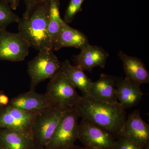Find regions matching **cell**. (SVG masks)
<instances>
[{
  "instance_id": "6da1fadb",
  "label": "cell",
  "mask_w": 149,
  "mask_h": 149,
  "mask_svg": "<svg viewBox=\"0 0 149 149\" xmlns=\"http://www.w3.org/2000/svg\"><path fill=\"white\" fill-rule=\"evenodd\" d=\"M74 107L80 117L107 130L117 139L122 136L126 117L119 103L111 104L83 97Z\"/></svg>"
},
{
  "instance_id": "7a4b0ae2",
  "label": "cell",
  "mask_w": 149,
  "mask_h": 149,
  "mask_svg": "<svg viewBox=\"0 0 149 149\" xmlns=\"http://www.w3.org/2000/svg\"><path fill=\"white\" fill-rule=\"evenodd\" d=\"M49 0L38 3L26 18H20L18 22L19 32L30 45L39 51L53 49L48 34Z\"/></svg>"
},
{
  "instance_id": "3957f363",
  "label": "cell",
  "mask_w": 149,
  "mask_h": 149,
  "mask_svg": "<svg viewBox=\"0 0 149 149\" xmlns=\"http://www.w3.org/2000/svg\"><path fill=\"white\" fill-rule=\"evenodd\" d=\"M68 108L54 105L37 113L31 131L35 149H45Z\"/></svg>"
},
{
  "instance_id": "277c9868",
  "label": "cell",
  "mask_w": 149,
  "mask_h": 149,
  "mask_svg": "<svg viewBox=\"0 0 149 149\" xmlns=\"http://www.w3.org/2000/svg\"><path fill=\"white\" fill-rule=\"evenodd\" d=\"M61 63L54 53L47 49L39 51L36 57L27 64V72L30 80V90L46 80H50L61 70Z\"/></svg>"
},
{
  "instance_id": "5b68a950",
  "label": "cell",
  "mask_w": 149,
  "mask_h": 149,
  "mask_svg": "<svg viewBox=\"0 0 149 149\" xmlns=\"http://www.w3.org/2000/svg\"><path fill=\"white\" fill-rule=\"evenodd\" d=\"M79 118L74 107L68 108L45 149H63L74 146L78 138Z\"/></svg>"
},
{
  "instance_id": "8992f818",
  "label": "cell",
  "mask_w": 149,
  "mask_h": 149,
  "mask_svg": "<svg viewBox=\"0 0 149 149\" xmlns=\"http://www.w3.org/2000/svg\"><path fill=\"white\" fill-rule=\"evenodd\" d=\"M45 94L54 105L67 108L75 107L82 98L61 70L50 80Z\"/></svg>"
},
{
  "instance_id": "52a82bcc",
  "label": "cell",
  "mask_w": 149,
  "mask_h": 149,
  "mask_svg": "<svg viewBox=\"0 0 149 149\" xmlns=\"http://www.w3.org/2000/svg\"><path fill=\"white\" fill-rule=\"evenodd\" d=\"M30 45L19 33L0 30V60L22 61L28 56Z\"/></svg>"
},
{
  "instance_id": "ba28073f",
  "label": "cell",
  "mask_w": 149,
  "mask_h": 149,
  "mask_svg": "<svg viewBox=\"0 0 149 149\" xmlns=\"http://www.w3.org/2000/svg\"><path fill=\"white\" fill-rule=\"evenodd\" d=\"M77 139L84 147L111 149L116 139L107 130L82 118L79 124Z\"/></svg>"
},
{
  "instance_id": "9c48e42d",
  "label": "cell",
  "mask_w": 149,
  "mask_h": 149,
  "mask_svg": "<svg viewBox=\"0 0 149 149\" xmlns=\"http://www.w3.org/2000/svg\"><path fill=\"white\" fill-rule=\"evenodd\" d=\"M37 113L24 111L9 105L3 107L0 110V129L31 132Z\"/></svg>"
},
{
  "instance_id": "30bf717a",
  "label": "cell",
  "mask_w": 149,
  "mask_h": 149,
  "mask_svg": "<svg viewBox=\"0 0 149 149\" xmlns=\"http://www.w3.org/2000/svg\"><path fill=\"white\" fill-rule=\"evenodd\" d=\"M122 136L143 148L149 145V125L142 119L139 110L134 111L126 118Z\"/></svg>"
},
{
  "instance_id": "8fae6325",
  "label": "cell",
  "mask_w": 149,
  "mask_h": 149,
  "mask_svg": "<svg viewBox=\"0 0 149 149\" xmlns=\"http://www.w3.org/2000/svg\"><path fill=\"white\" fill-rule=\"evenodd\" d=\"M8 105L32 112H39L54 105L45 94L37 93L35 90L19 94L10 100Z\"/></svg>"
},
{
  "instance_id": "7c38bea8",
  "label": "cell",
  "mask_w": 149,
  "mask_h": 149,
  "mask_svg": "<svg viewBox=\"0 0 149 149\" xmlns=\"http://www.w3.org/2000/svg\"><path fill=\"white\" fill-rule=\"evenodd\" d=\"M109 56V54L102 48L89 44L73 57L77 66L83 70L91 72L96 67L104 68Z\"/></svg>"
},
{
  "instance_id": "4fadbf2b",
  "label": "cell",
  "mask_w": 149,
  "mask_h": 149,
  "mask_svg": "<svg viewBox=\"0 0 149 149\" xmlns=\"http://www.w3.org/2000/svg\"><path fill=\"white\" fill-rule=\"evenodd\" d=\"M116 95L118 103L124 109L136 106L144 94L139 86L125 77H116Z\"/></svg>"
},
{
  "instance_id": "5bb4252c",
  "label": "cell",
  "mask_w": 149,
  "mask_h": 149,
  "mask_svg": "<svg viewBox=\"0 0 149 149\" xmlns=\"http://www.w3.org/2000/svg\"><path fill=\"white\" fill-rule=\"evenodd\" d=\"M116 80V77L102 74L98 80L93 82L88 97L108 103H118Z\"/></svg>"
},
{
  "instance_id": "9a60e30c",
  "label": "cell",
  "mask_w": 149,
  "mask_h": 149,
  "mask_svg": "<svg viewBox=\"0 0 149 149\" xmlns=\"http://www.w3.org/2000/svg\"><path fill=\"white\" fill-rule=\"evenodd\" d=\"M118 55L122 61L126 78L140 86L149 83V72L140 59L128 55L121 51Z\"/></svg>"
},
{
  "instance_id": "2e32d148",
  "label": "cell",
  "mask_w": 149,
  "mask_h": 149,
  "mask_svg": "<svg viewBox=\"0 0 149 149\" xmlns=\"http://www.w3.org/2000/svg\"><path fill=\"white\" fill-rule=\"evenodd\" d=\"M1 149H35L31 132L0 129Z\"/></svg>"
},
{
  "instance_id": "e0dca14e",
  "label": "cell",
  "mask_w": 149,
  "mask_h": 149,
  "mask_svg": "<svg viewBox=\"0 0 149 149\" xmlns=\"http://www.w3.org/2000/svg\"><path fill=\"white\" fill-rule=\"evenodd\" d=\"M90 44L88 37L78 29L65 23L62 27L53 49L58 51L64 47H74L80 50Z\"/></svg>"
},
{
  "instance_id": "ac0fdd59",
  "label": "cell",
  "mask_w": 149,
  "mask_h": 149,
  "mask_svg": "<svg viewBox=\"0 0 149 149\" xmlns=\"http://www.w3.org/2000/svg\"><path fill=\"white\" fill-rule=\"evenodd\" d=\"M61 70L73 86L80 90L82 96H89L93 82L85 74L84 70L76 65H72L68 60L61 63Z\"/></svg>"
},
{
  "instance_id": "d6986e66",
  "label": "cell",
  "mask_w": 149,
  "mask_h": 149,
  "mask_svg": "<svg viewBox=\"0 0 149 149\" xmlns=\"http://www.w3.org/2000/svg\"><path fill=\"white\" fill-rule=\"evenodd\" d=\"M49 2L48 34L53 49L54 44L65 22L61 18L60 13L59 0H49Z\"/></svg>"
},
{
  "instance_id": "ffe728a7",
  "label": "cell",
  "mask_w": 149,
  "mask_h": 149,
  "mask_svg": "<svg viewBox=\"0 0 149 149\" xmlns=\"http://www.w3.org/2000/svg\"><path fill=\"white\" fill-rule=\"evenodd\" d=\"M20 18L13 12L9 4L0 0V30L6 29L12 23H18Z\"/></svg>"
},
{
  "instance_id": "44dd1931",
  "label": "cell",
  "mask_w": 149,
  "mask_h": 149,
  "mask_svg": "<svg viewBox=\"0 0 149 149\" xmlns=\"http://www.w3.org/2000/svg\"><path fill=\"white\" fill-rule=\"evenodd\" d=\"M85 0H70L65 13L63 21L66 24L71 23L78 13L82 10V6Z\"/></svg>"
},
{
  "instance_id": "7402d4cb",
  "label": "cell",
  "mask_w": 149,
  "mask_h": 149,
  "mask_svg": "<svg viewBox=\"0 0 149 149\" xmlns=\"http://www.w3.org/2000/svg\"><path fill=\"white\" fill-rule=\"evenodd\" d=\"M123 136L116 139L111 149H144Z\"/></svg>"
},
{
  "instance_id": "603a6c76",
  "label": "cell",
  "mask_w": 149,
  "mask_h": 149,
  "mask_svg": "<svg viewBox=\"0 0 149 149\" xmlns=\"http://www.w3.org/2000/svg\"><path fill=\"white\" fill-rule=\"evenodd\" d=\"M43 1L45 0H24L26 8L23 13L22 18H27L34 7L38 3Z\"/></svg>"
},
{
  "instance_id": "cb8c5ba5",
  "label": "cell",
  "mask_w": 149,
  "mask_h": 149,
  "mask_svg": "<svg viewBox=\"0 0 149 149\" xmlns=\"http://www.w3.org/2000/svg\"><path fill=\"white\" fill-rule=\"evenodd\" d=\"M10 100L8 97L3 91H0V106L2 108L8 105Z\"/></svg>"
},
{
  "instance_id": "d4e9b609",
  "label": "cell",
  "mask_w": 149,
  "mask_h": 149,
  "mask_svg": "<svg viewBox=\"0 0 149 149\" xmlns=\"http://www.w3.org/2000/svg\"><path fill=\"white\" fill-rule=\"evenodd\" d=\"M9 4L13 10H15L19 6L20 0H3Z\"/></svg>"
},
{
  "instance_id": "484cf974",
  "label": "cell",
  "mask_w": 149,
  "mask_h": 149,
  "mask_svg": "<svg viewBox=\"0 0 149 149\" xmlns=\"http://www.w3.org/2000/svg\"><path fill=\"white\" fill-rule=\"evenodd\" d=\"M63 149H85L83 147H80V146H72V147H69V148H65Z\"/></svg>"
},
{
  "instance_id": "4316f807",
  "label": "cell",
  "mask_w": 149,
  "mask_h": 149,
  "mask_svg": "<svg viewBox=\"0 0 149 149\" xmlns=\"http://www.w3.org/2000/svg\"><path fill=\"white\" fill-rule=\"evenodd\" d=\"M84 149H99L92 148H87V147H84Z\"/></svg>"
},
{
  "instance_id": "83f0119b",
  "label": "cell",
  "mask_w": 149,
  "mask_h": 149,
  "mask_svg": "<svg viewBox=\"0 0 149 149\" xmlns=\"http://www.w3.org/2000/svg\"><path fill=\"white\" fill-rule=\"evenodd\" d=\"M144 149H149V144Z\"/></svg>"
},
{
  "instance_id": "f1b7e54d",
  "label": "cell",
  "mask_w": 149,
  "mask_h": 149,
  "mask_svg": "<svg viewBox=\"0 0 149 149\" xmlns=\"http://www.w3.org/2000/svg\"><path fill=\"white\" fill-rule=\"evenodd\" d=\"M2 108V107H1V106H0V110H1V109Z\"/></svg>"
},
{
  "instance_id": "f546056e",
  "label": "cell",
  "mask_w": 149,
  "mask_h": 149,
  "mask_svg": "<svg viewBox=\"0 0 149 149\" xmlns=\"http://www.w3.org/2000/svg\"><path fill=\"white\" fill-rule=\"evenodd\" d=\"M0 149H1V148H0Z\"/></svg>"
}]
</instances>
